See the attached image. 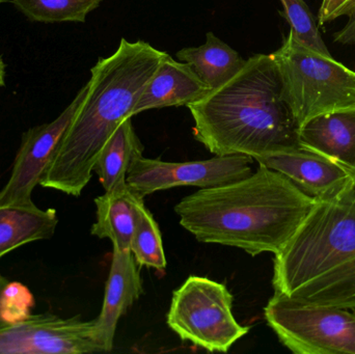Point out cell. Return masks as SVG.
Instances as JSON below:
<instances>
[{
  "label": "cell",
  "instance_id": "obj_1",
  "mask_svg": "<svg viewBox=\"0 0 355 354\" xmlns=\"http://www.w3.org/2000/svg\"><path fill=\"white\" fill-rule=\"evenodd\" d=\"M316 202L281 172L259 163L246 178L184 197L175 212L200 242L236 247L256 257L282 251Z\"/></svg>",
  "mask_w": 355,
  "mask_h": 354
},
{
  "label": "cell",
  "instance_id": "obj_2",
  "mask_svg": "<svg viewBox=\"0 0 355 354\" xmlns=\"http://www.w3.org/2000/svg\"><path fill=\"white\" fill-rule=\"evenodd\" d=\"M196 141L215 156L252 159L300 149L297 120L271 54H256L229 81L188 104Z\"/></svg>",
  "mask_w": 355,
  "mask_h": 354
},
{
  "label": "cell",
  "instance_id": "obj_3",
  "mask_svg": "<svg viewBox=\"0 0 355 354\" xmlns=\"http://www.w3.org/2000/svg\"><path fill=\"white\" fill-rule=\"evenodd\" d=\"M166 52L143 41L121 39L118 49L92 68L87 95L67 129L40 185L79 197L100 152L123 121L132 118Z\"/></svg>",
  "mask_w": 355,
  "mask_h": 354
},
{
  "label": "cell",
  "instance_id": "obj_4",
  "mask_svg": "<svg viewBox=\"0 0 355 354\" xmlns=\"http://www.w3.org/2000/svg\"><path fill=\"white\" fill-rule=\"evenodd\" d=\"M355 257V202L345 193L317 200L282 251L275 255V293L289 295Z\"/></svg>",
  "mask_w": 355,
  "mask_h": 354
},
{
  "label": "cell",
  "instance_id": "obj_5",
  "mask_svg": "<svg viewBox=\"0 0 355 354\" xmlns=\"http://www.w3.org/2000/svg\"><path fill=\"white\" fill-rule=\"evenodd\" d=\"M271 56L300 126L320 114L355 108V72L333 56L311 49L291 30Z\"/></svg>",
  "mask_w": 355,
  "mask_h": 354
},
{
  "label": "cell",
  "instance_id": "obj_6",
  "mask_svg": "<svg viewBox=\"0 0 355 354\" xmlns=\"http://www.w3.org/2000/svg\"><path fill=\"white\" fill-rule=\"evenodd\" d=\"M233 301L225 285L191 276L173 293L166 322L182 341L225 353L250 330L234 317Z\"/></svg>",
  "mask_w": 355,
  "mask_h": 354
},
{
  "label": "cell",
  "instance_id": "obj_7",
  "mask_svg": "<svg viewBox=\"0 0 355 354\" xmlns=\"http://www.w3.org/2000/svg\"><path fill=\"white\" fill-rule=\"evenodd\" d=\"M265 319L295 354H355V311L297 301L275 293Z\"/></svg>",
  "mask_w": 355,
  "mask_h": 354
},
{
  "label": "cell",
  "instance_id": "obj_8",
  "mask_svg": "<svg viewBox=\"0 0 355 354\" xmlns=\"http://www.w3.org/2000/svg\"><path fill=\"white\" fill-rule=\"evenodd\" d=\"M252 158L246 155L215 156L211 159L168 162L135 156L127 170L126 183L145 197L159 191L180 186L200 188L219 186L252 174Z\"/></svg>",
  "mask_w": 355,
  "mask_h": 354
},
{
  "label": "cell",
  "instance_id": "obj_9",
  "mask_svg": "<svg viewBox=\"0 0 355 354\" xmlns=\"http://www.w3.org/2000/svg\"><path fill=\"white\" fill-rule=\"evenodd\" d=\"M105 353L95 338V320L31 314L24 321L0 330V354Z\"/></svg>",
  "mask_w": 355,
  "mask_h": 354
},
{
  "label": "cell",
  "instance_id": "obj_10",
  "mask_svg": "<svg viewBox=\"0 0 355 354\" xmlns=\"http://www.w3.org/2000/svg\"><path fill=\"white\" fill-rule=\"evenodd\" d=\"M87 85L77 94L64 112L50 123L23 133L20 148L8 183L0 191V205H33V193L40 185L79 106L87 95Z\"/></svg>",
  "mask_w": 355,
  "mask_h": 354
},
{
  "label": "cell",
  "instance_id": "obj_11",
  "mask_svg": "<svg viewBox=\"0 0 355 354\" xmlns=\"http://www.w3.org/2000/svg\"><path fill=\"white\" fill-rule=\"evenodd\" d=\"M254 160L281 172L300 191L318 201L339 197L352 180V175L343 166L302 148L277 152Z\"/></svg>",
  "mask_w": 355,
  "mask_h": 354
},
{
  "label": "cell",
  "instance_id": "obj_12",
  "mask_svg": "<svg viewBox=\"0 0 355 354\" xmlns=\"http://www.w3.org/2000/svg\"><path fill=\"white\" fill-rule=\"evenodd\" d=\"M141 266L131 251L112 247V266L105 286L103 305L95 319V338L105 353L114 348L119 320L144 294Z\"/></svg>",
  "mask_w": 355,
  "mask_h": 354
},
{
  "label": "cell",
  "instance_id": "obj_13",
  "mask_svg": "<svg viewBox=\"0 0 355 354\" xmlns=\"http://www.w3.org/2000/svg\"><path fill=\"white\" fill-rule=\"evenodd\" d=\"M302 149L319 154L355 177V108L310 118L300 126Z\"/></svg>",
  "mask_w": 355,
  "mask_h": 354
},
{
  "label": "cell",
  "instance_id": "obj_14",
  "mask_svg": "<svg viewBox=\"0 0 355 354\" xmlns=\"http://www.w3.org/2000/svg\"><path fill=\"white\" fill-rule=\"evenodd\" d=\"M211 91L189 64L178 62L166 53L135 106L131 116L168 106L198 101Z\"/></svg>",
  "mask_w": 355,
  "mask_h": 354
},
{
  "label": "cell",
  "instance_id": "obj_15",
  "mask_svg": "<svg viewBox=\"0 0 355 354\" xmlns=\"http://www.w3.org/2000/svg\"><path fill=\"white\" fill-rule=\"evenodd\" d=\"M145 197L135 193L126 182L96 197V222L92 226L93 236L110 239L114 247L130 251L133 233L145 206Z\"/></svg>",
  "mask_w": 355,
  "mask_h": 354
},
{
  "label": "cell",
  "instance_id": "obj_16",
  "mask_svg": "<svg viewBox=\"0 0 355 354\" xmlns=\"http://www.w3.org/2000/svg\"><path fill=\"white\" fill-rule=\"evenodd\" d=\"M58 224L55 209L0 205V259L25 245L51 238Z\"/></svg>",
  "mask_w": 355,
  "mask_h": 354
},
{
  "label": "cell",
  "instance_id": "obj_17",
  "mask_svg": "<svg viewBox=\"0 0 355 354\" xmlns=\"http://www.w3.org/2000/svg\"><path fill=\"white\" fill-rule=\"evenodd\" d=\"M178 60L187 62L198 77L210 87L216 89L235 76L245 64L236 50L213 33L206 35L200 47H187L178 51Z\"/></svg>",
  "mask_w": 355,
  "mask_h": 354
},
{
  "label": "cell",
  "instance_id": "obj_18",
  "mask_svg": "<svg viewBox=\"0 0 355 354\" xmlns=\"http://www.w3.org/2000/svg\"><path fill=\"white\" fill-rule=\"evenodd\" d=\"M139 154H144L143 143L133 128L131 118H126L106 141L93 168L104 191H112L126 182L131 161Z\"/></svg>",
  "mask_w": 355,
  "mask_h": 354
},
{
  "label": "cell",
  "instance_id": "obj_19",
  "mask_svg": "<svg viewBox=\"0 0 355 354\" xmlns=\"http://www.w3.org/2000/svg\"><path fill=\"white\" fill-rule=\"evenodd\" d=\"M286 297L355 311V257L302 285Z\"/></svg>",
  "mask_w": 355,
  "mask_h": 354
},
{
  "label": "cell",
  "instance_id": "obj_20",
  "mask_svg": "<svg viewBox=\"0 0 355 354\" xmlns=\"http://www.w3.org/2000/svg\"><path fill=\"white\" fill-rule=\"evenodd\" d=\"M27 19L42 23L85 22L103 0H8Z\"/></svg>",
  "mask_w": 355,
  "mask_h": 354
},
{
  "label": "cell",
  "instance_id": "obj_21",
  "mask_svg": "<svg viewBox=\"0 0 355 354\" xmlns=\"http://www.w3.org/2000/svg\"><path fill=\"white\" fill-rule=\"evenodd\" d=\"M131 253L141 267L166 269V259L162 233L151 212L144 206L133 233Z\"/></svg>",
  "mask_w": 355,
  "mask_h": 354
},
{
  "label": "cell",
  "instance_id": "obj_22",
  "mask_svg": "<svg viewBox=\"0 0 355 354\" xmlns=\"http://www.w3.org/2000/svg\"><path fill=\"white\" fill-rule=\"evenodd\" d=\"M281 2L284 8L282 15L289 23L290 30L295 37L311 49L323 55L331 56L308 4L304 0H281Z\"/></svg>",
  "mask_w": 355,
  "mask_h": 354
},
{
  "label": "cell",
  "instance_id": "obj_23",
  "mask_svg": "<svg viewBox=\"0 0 355 354\" xmlns=\"http://www.w3.org/2000/svg\"><path fill=\"white\" fill-rule=\"evenodd\" d=\"M35 305V297L25 285L8 282L0 294V318L6 326L24 321Z\"/></svg>",
  "mask_w": 355,
  "mask_h": 354
},
{
  "label": "cell",
  "instance_id": "obj_24",
  "mask_svg": "<svg viewBox=\"0 0 355 354\" xmlns=\"http://www.w3.org/2000/svg\"><path fill=\"white\" fill-rule=\"evenodd\" d=\"M355 12V0H322L318 12L321 25L343 16H352Z\"/></svg>",
  "mask_w": 355,
  "mask_h": 354
},
{
  "label": "cell",
  "instance_id": "obj_25",
  "mask_svg": "<svg viewBox=\"0 0 355 354\" xmlns=\"http://www.w3.org/2000/svg\"><path fill=\"white\" fill-rule=\"evenodd\" d=\"M349 21L345 26L335 33V42L343 45H354L355 47V12L349 16Z\"/></svg>",
  "mask_w": 355,
  "mask_h": 354
},
{
  "label": "cell",
  "instance_id": "obj_26",
  "mask_svg": "<svg viewBox=\"0 0 355 354\" xmlns=\"http://www.w3.org/2000/svg\"><path fill=\"white\" fill-rule=\"evenodd\" d=\"M6 67L2 60L1 54H0V87L6 85Z\"/></svg>",
  "mask_w": 355,
  "mask_h": 354
},
{
  "label": "cell",
  "instance_id": "obj_27",
  "mask_svg": "<svg viewBox=\"0 0 355 354\" xmlns=\"http://www.w3.org/2000/svg\"><path fill=\"white\" fill-rule=\"evenodd\" d=\"M344 193L352 200V201L355 202V177L352 178V182H350L349 186L347 187Z\"/></svg>",
  "mask_w": 355,
  "mask_h": 354
},
{
  "label": "cell",
  "instance_id": "obj_28",
  "mask_svg": "<svg viewBox=\"0 0 355 354\" xmlns=\"http://www.w3.org/2000/svg\"><path fill=\"white\" fill-rule=\"evenodd\" d=\"M8 278H4V276H2L1 274H0V294H1L2 290H3L4 287H6V285L8 284ZM6 326H6V324L2 321L1 318H0V330L6 328Z\"/></svg>",
  "mask_w": 355,
  "mask_h": 354
},
{
  "label": "cell",
  "instance_id": "obj_29",
  "mask_svg": "<svg viewBox=\"0 0 355 354\" xmlns=\"http://www.w3.org/2000/svg\"><path fill=\"white\" fill-rule=\"evenodd\" d=\"M4 1H8V0H0V4H1L2 2H4Z\"/></svg>",
  "mask_w": 355,
  "mask_h": 354
}]
</instances>
